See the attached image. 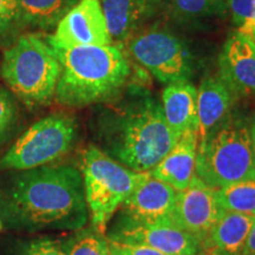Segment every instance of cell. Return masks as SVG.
I'll return each mask as SVG.
<instances>
[{
  "instance_id": "cell-30",
  "label": "cell",
  "mask_w": 255,
  "mask_h": 255,
  "mask_svg": "<svg viewBox=\"0 0 255 255\" xmlns=\"http://www.w3.org/2000/svg\"><path fill=\"white\" fill-rule=\"evenodd\" d=\"M239 31H241V32H244V33L248 34V36H250L252 39L255 40V20L245 24L244 26H241L240 28H239Z\"/></svg>"
},
{
  "instance_id": "cell-31",
  "label": "cell",
  "mask_w": 255,
  "mask_h": 255,
  "mask_svg": "<svg viewBox=\"0 0 255 255\" xmlns=\"http://www.w3.org/2000/svg\"><path fill=\"white\" fill-rule=\"evenodd\" d=\"M2 228V226H1V223H0V229H1Z\"/></svg>"
},
{
  "instance_id": "cell-27",
  "label": "cell",
  "mask_w": 255,
  "mask_h": 255,
  "mask_svg": "<svg viewBox=\"0 0 255 255\" xmlns=\"http://www.w3.org/2000/svg\"><path fill=\"white\" fill-rule=\"evenodd\" d=\"M108 246H109L111 255H168L156 251L154 248L142 246V245L124 244V242L108 240Z\"/></svg>"
},
{
  "instance_id": "cell-26",
  "label": "cell",
  "mask_w": 255,
  "mask_h": 255,
  "mask_svg": "<svg viewBox=\"0 0 255 255\" xmlns=\"http://www.w3.org/2000/svg\"><path fill=\"white\" fill-rule=\"evenodd\" d=\"M20 26L17 0H0V38Z\"/></svg>"
},
{
  "instance_id": "cell-5",
  "label": "cell",
  "mask_w": 255,
  "mask_h": 255,
  "mask_svg": "<svg viewBox=\"0 0 255 255\" xmlns=\"http://www.w3.org/2000/svg\"><path fill=\"white\" fill-rule=\"evenodd\" d=\"M0 73L19 100L28 107H39L55 97L60 64L47 38L26 33L4 52Z\"/></svg>"
},
{
  "instance_id": "cell-28",
  "label": "cell",
  "mask_w": 255,
  "mask_h": 255,
  "mask_svg": "<svg viewBox=\"0 0 255 255\" xmlns=\"http://www.w3.org/2000/svg\"><path fill=\"white\" fill-rule=\"evenodd\" d=\"M244 255H255V220L253 223V227L251 229L250 235H248V240L245 247Z\"/></svg>"
},
{
  "instance_id": "cell-12",
  "label": "cell",
  "mask_w": 255,
  "mask_h": 255,
  "mask_svg": "<svg viewBox=\"0 0 255 255\" xmlns=\"http://www.w3.org/2000/svg\"><path fill=\"white\" fill-rule=\"evenodd\" d=\"M219 77L239 98L255 97V40L248 34H229L219 56Z\"/></svg>"
},
{
  "instance_id": "cell-17",
  "label": "cell",
  "mask_w": 255,
  "mask_h": 255,
  "mask_svg": "<svg viewBox=\"0 0 255 255\" xmlns=\"http://www.w3.org/2000/svg\"><path fill=\"white\" fill-rule=\"evenodd\" d=\"M255 215L223 212L205 240L206 255H244Z\"/></svg>"
},
{
  "instance_id": "cell-3",
  "label": "cell",
  "mask_w": 255,
  "mask_h": 255,
  "mask_svg": "<svg viewBox=\"0 0 255 255\" xmlns=\"http://www.w3.org/2000/svg\"><path fill=\"white\" fill-rule=\"evenodd\" d=\"M51 46L60 64L55 92L59 104L83 108L114 101L122 94L130 65L120 47Z\"/></svg>"
},
{
  "instance_id": "cell-18",
  "label": "cell",
  "mask_w": 255,
  "mask_h": 255,
  "mask_svg": "<svg viewBox=\"0 0 255 255\" xmlns=\"http://www.w3.org/2000/svg\"><path fill=\"white\" fill-rule=\"evenodd\" d=\"M162 108L169 128L177 136L197 129V88L190 81L168 84L162 95Z\"/></svg>"
},
{
  "instance_id": "cell-11",
  "label": "cell",
  "mask_w": 255,
  "mask_h": 255,
  "mask_svg": "<svg viewBox=\"0 0 255 255\" xmlns=\"http://www.w3.org/2000/svg\"><path fill=\"white\" fill-rule=\"evenodd\" d=\"M223 212L216 197V189L195 175L186 189L177 191L173 220L177 227L205 244Z\"/></svg>"
},
{
  "instance_id": "cell-2",
  "label": "cell",
  "mask_w": 255,
  "mask_h": 255,
  "mask_svg": "<svg viewBox=\"0 0 255 255\" xmlns=\"http://www.w3.org/2000/svg\"><path fill=\"white\" fill-rule=\"evenodd\" d=\"M98 138L105 154L124 167L149 173L180 136L165 121L162 103L144 90H133L100 120Z\"/></svg>"
},
{
  "instance_id": "cell-16",
  "label": "cell",
  "mask_w": 255,
  "mask_h": 255,
  "mask_svg": "<svg viewBox=\"0 0 255 255\" xmlns=\"http://www.w3.org/2000/svg\"><path fill=\"white\" fill-rule=\"evenodd\" d=\"M199 132L197 129L184 131L167 155L151 169L152 177L181 191L189 186L195 176Z\"/></svg>"
},
{
  "instance_id": "cell-14",
  "label": "cell",
  "mask_w": 255,
  "mask_h": 255,
  "mask_svg": "<svg viewBox=\"0 0 255 255\" xmlns=\"http://www.w3.org/2000/svg\"><path fill=\"white\" fill-rule=\"evenodd\" d=\"M238 100V95L219 76L203 79L197 89L199 145L235 110Z\"/></svg>"
},
{
  "instance_id": "cell-24",
  "label": "cell",
  "mask_w": 255,
  "mask_h": 255,
  "mask_svg": "<svg viewBox=\"0 0 255 255\" xmlns=\"http://www.w3.org/2000/svg\"><path fill=\"white\" fill-rule=\"evenodd\" d=\"M18 120L15 101L6 89L0 88V146L7 141Z\"/></svg>"
},
{
  "instance_id": "cell-13",
  "label": "cell",
  "mask_w": 255,
  "mask_h": 255,
  "mask_svg": "<svg viewBox=\"0 0 255 255\" xmlns=\"http://www.w3.org/2000/svg\"><path fill=\"white\" fill-rule=\"evenodd\" d=\"M176 196V189L149 175L124 201L120 215L135 221L174 223Z\"/></svg>"
},
{
  "instance_id": "cell-7",
  "label": "cell",
  "mask_w": 255,
  "mask_h": 255,
  "mask_svg": "<svg viewBox=\"0 0 255 255\" xmlns=\"http://www.w3.org/2000/svg\"><path fill=\"white\" fill-rule=\"evenodd\" d=\"M77 137L72 117L52 114L28 128L0 158V170H27L62 158L71 150Z\"/></svg>"
},
{
  "instance_id": "cell-6",
  "label": "cell",
  "mask_w": 255,
  "mask_h": 255,
  "mask_svg": "<svg viewBox=\"0 0 255 255\" xmlns=\"http://www.w3.org/2000/svg\"><path fill=\"white\" fill-rule=\"evenodd\" d=\"M79 170L91 227L103 234L124 201L150 175L124 167L94 144L83 151Z\"/></svg>"
},
{
  "instance_id": "cell-19",
  "label": "cell",
  "mask_w": 255,
  "mask_h": 255,
  "mask_svg": "<svg viewBox=\"0 0 255 255\" xmlns=\"http://www.w3.org/2000/svg\"><path fill=\"white\" fill-rule=\"evenodd\" d=\"M20 26L49 30L78 0H17Z\"/></svg>"
},
{
  "instance_id": "cell-29",
  "label": "cell",
  "mask_w": 255,
  "mask_h": 255,
  "mask_svg": "<svg viewBox=\"0 0 255 255\" xmlns=\"http://www.w3.org/2000/svg\"><path fill=\"white\" fill-rule=\"evenodd\" d=\"M250 121V133H251V143H252V150H253V157L255 163V111L248 116Z\"/></svg>"
},
{
  "instance_id": "cell-25",
  "label": "cell",
  "mask_w": 255,
  "mask_h": 255,
  "mask_svg": "<svg viewBox=\"0 0 255 255\" xmlns=\"http://www.w3.org/2000/svg\"><path fill=\"white\" fill-rule=\"evenodd\" d=\"M227 12L237 26L255 20V0H227Z\"/></svg>"
},
{
  "instance_id": "cell-9",
  "label": "cell",
  "mask_w": 255,
  "mask_h": 255,
  "mask_svg": "<svg viewBox=\"0 0 255 255\" xmlns=\"http://www.w3.org/2000/svg\"><path fill=\"white\" fill-rule=\"evenodd\" d=\"M105 238L142 245L168 255H206L202 242L174 223L135 221L119 214Z\"/></svg>"
},
{
  "instance_id": "cell-20",
  "label": "cell",
  "mask_w": 255,
  "mask_h": 255,
  "mask_svg": "<svg viewBox=\"0 0 255 255\" xmlns=\"http://www.w3.org/2000/svg\"><path fill=\"white\" fill-rule=\"evenodd\" d=\"M174 20L183 25L201 24L227 12V0H161Z\"/></svg>"
},
{
  "instance_id": "cell-21",
  "label": "cell",
  "mask_w": 255,
  "mask_h": 255,
  "mask_svg": "<svg viewBox=\"0 0 255 255\" xmlns=\"http://www.w3.org/2000/svg\"><path fill=\"white\" fill-rule=\"evenodd\" d=\"M216 197L226 212L255 215V180H244L216 189Z\"/></svg>"
},
{
  "instance_id": "cell-15",
  "label": "cell",
  "mask_w": 255,
  "mask_h": 255,
  "mask_svg": "<svg viewBox=\"0 0 255 255\" xmlns=\"http://www.w3.org/2000/svg\"><path fill=\"white\" fill-rule=\"evenodd\" d=\"M113 41H128L146 21L154 18L161 0H100Z\"/></svg>"
},
{
  "instance_id": "cell-10",
  "label": "cell",
  "mask_w": 255,
  "mask_h": 255,
  "mask_svg": "<svg viewBox=\"0 0 255 255\" xmlns=\"http://www.w3.org/2000/svg\"><path fill=\"white\" fill-rule=\"evenodd\" d=\"M47 41L66 47L114 45L100 0H78L60 19Z\"/></svg>"
},
{
  "instance_id": "cell-1",
  "label": "cell",
  "mask_w": 255,
  "mask_h": 255,
  "mask_svg": "<svg viewBox=\"0 0 255 255\" xmlns=\"http://www.w3.org/2000/svg\"><path fill=\"white\" fill-rule=\"evenodd\" d=\"M89 220L81 170L46 164L0 178V223L9 231H81Z\"/></svg>"
},
{
  "instance_id": "cell-22",
  "label": "cell",
  "mask_w": 255,
  "mask_h": 255,
  "mask_svg": "<svg viewBox=\"0 0 255 255\" xmlns=\"http://www.w3.org/2000/svg\"><path fill=\"white\" fill-rule=\"evenodd\" d=\"M69 255H111L108 240L103 233L95 228L83 229L72 238Z\"/></svg>"
},
{
  "instance_id": "cell-4",
  "label": "cell",
  "mask_w": 255,
  "mask_h": 255,
  "mask_svg": "<svg viewBox=\"0 0 255 255\" xmlns=\"http://www.w3.org/2000/svg\"><path fill=\"white\" fill-rule=\"evenodd\" d=\"M195 175L214 189L255 180L248 116L234 110L199 145Z\"/></svg>"
},
{
  "instance_id": "cell-8",
  "label": "cell",
  "mask_w": 255,
  "mask_h": 255,
  "mask_svg": "<svg viewBox=\"0 0 255 255\" xmlns=\"http://www.w3.org/2000/svg\"><path fill=\"white\" fill-rule=\"evenodd\" d=\"M128 41L136 62L163 84L189 81L195 72L196 59L190 46L168 28L139 30Z\"/></svg>"
},
{
  "instance_id": "cell-23",
  "label": "cell",
  "mask_w": 255,
  "mask_h": 255,
  "mask_svg": "<svg viewBox=\"0 0 255 255\" xmlns=\"http://www.w3.org/2000/svg\"><path fill=\"white\" fill-rule=\"evenodd\" d=\"M72 239L63 241L52 238H38L19 245L15 255H69Z\"/></svg>"
}]
</instances>
